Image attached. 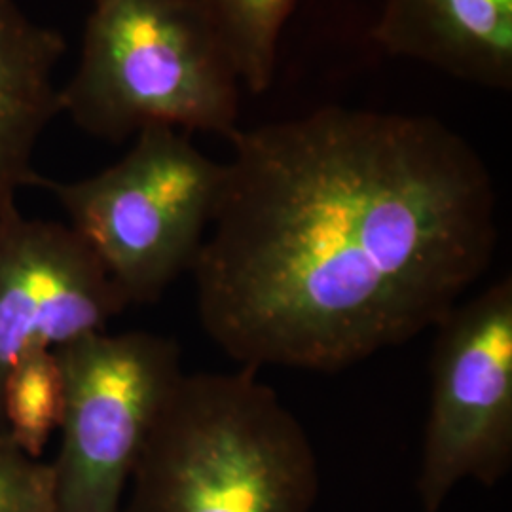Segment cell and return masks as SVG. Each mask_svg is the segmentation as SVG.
I'll return each mask as SVG.
<instances>
[{
	"instance_id": "1",
	"label": "cell",
	"mask_w": 512,
	"mask_h": 512,
	"mask_svg": "<svg viewBox=\"0 0 512 512\" xmlns=\"http://www.w3.org/2000/svg\"><path fill=\"white\" fill-rule=\"evenodd\" d=\"M228 141L190 274L239 366L359 365L435 329L492 266V173L433 116L332 105Z\"/></svg>"
},
{
	"instance_id": "6",
	"label": "cell",
	"mask_w": 512,
	"mask_h": 512,
	"mask_svg": "<svg viewBox=\"0 0 512 512\" xmlns=\"http://www.w3.org/2000/svg\"><path fill=\"white\" fill-rule=\"evenodd\" d=\"M437 329L418 494L439 512L463 480L494 488L512 465V277L459 302Z\"/></svg>"
},
{
	"instance_id": "4",
	"label": "cell",
	"mask_w": 512,
	"mask_h": 512,
	"mask_svg": "<svg viewBox=\"0 0 512 512\" xmlns=\"http://www.w3.org/2000/svg\"><path fill=\"white\" fill-rule=\"evenodd\" d=\"M222 177L224 164L181 129L152 126L107 169L71 183L44 179L40 188L54 194L126 304L148 306L192 272Z\"/></svg>"
},
{
	"instance_id": "9",
	"label": "cell",
	"mask_w": 512,
	"mask_h": 512,
	"mask_svg": "<svg viewBox=\"0 0 512 512\" xmlns=\"http://www.w3.org/2000/svg\"><path fill=\"white\" fill-rule=\"evenodd\" d=\"M65 50L59 31L29 18L18 0H0V213L44 181L33 156L61 112L55 69Z\"/></svg>"
},
{
	"instance_id": "11",
	"label": "cell",
	"mask_w": 512,
	"mask_h": 512,
	"mask_svg": "<svg viewBox=\"0 0 512 512\" xmlns=\"http://www.w3.org/2000/svg\"><path fill=\"white\" fill-rule=\"evenodd\" d=\"M232 55L239 80L264 93L274 80L283 27L298 0H205Z\"/></svg>"
},
{
	"instance_id": "10",
	"label": "cell",
	"mask_w": 512,
	"mask_h": 512,
	"mask_svg": "<svg viewBox=\"0 0 512 512\" xmlns=\"http://www.w3.org/2000/svg\"><path fill=\"white\" fill-rule=\"evenodd\" d=\"M65 412V374L55 349L21 357L4 376L0 421L4 433L31 458H42Z\"/></svg>"
},
{
	"instance_id": "12",
	"label": "cell",
	"mask_w": 512,
	"mask_h": 512,
	"mask_svg": "<svg viewBox=\"0 0 512 512\" xmlns=\"http://www.w3.org/2000/svg\"><path fill=\"white\" fill-rule=\"evenodd\" d=\"M52 465L25 454L0 431V512H52Z\"/></svg>"
},
{
	"instance_id": "7",
	"label": "cell",
	"mask_w": 512,
	"mask_h": 512,
	"mask_svg": "<svg viewBox=\"0 0 512 512\" xmlns=\"http://www.w3.org/2000/svg\"><path fill=\"white\" fill-rule=\"evenodd\" d=\"M126 308L69 224L27 219L18 205L0 213V389L21 357L103 332Z\"/></svg>"
},
{
	"instance_id": "5",
	"label": "cell",
	"mask_w": 512,
	"mask_h": 512,
	"mask_svg": "<svg viewBox=\"0 0 512 512\" xmlns=\"http://www.w3.org/2000/svg\"><path fill=\"white\" fill-rule=\"evenodd\" d=\"M65 374L52 512H120L165 401L183 376L173 338L95 332L57 349Z\"/></svg>"
},
{
	"instance_id": "3",
	"label": "cell",
	"mask_w": 512,
	"mask_h": 512,
	"mask_svg": "<svg viewBox=\"0 0 512 512\" xmlns=\"http://www.w3.org/2000/svg\"><path fill=\"white\" fill-rule=\"evenodd\" d=\"M239 86L205 0H92L59 107L109 143L152 126L230 139L239 129Z\"/></svg>"
},
{
	"instance_id": "2",
	"label": "cell",
	"mask_w": 512,
	"mask_h": 512,
	"mask_svg": "<svg viewBox=\"0 0 512 512\" xmlns=\"http://www.w3.org/2000/svg\"><path fill=\"white\" fill-rule=\"evenodd\" d=\"M256 372L181 376L120 512H311L319 467L310 437Z\"/></svg>"
},
{
	"instance_id": "8",
	"label": "cell",
	"mask_w": 512,
	"mask_h": 512,
	"mask_svg": "<svg viewBox=\"0 0 512 512\" xmlns=\"http://www.w3.org/2000/svg\"><path fill=\"white\" fill-rule=\"evenodd\" d=\"M374 42L486 90H512V0H384Z\"/></svg>"
}]
</instances>
